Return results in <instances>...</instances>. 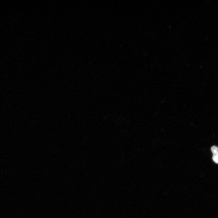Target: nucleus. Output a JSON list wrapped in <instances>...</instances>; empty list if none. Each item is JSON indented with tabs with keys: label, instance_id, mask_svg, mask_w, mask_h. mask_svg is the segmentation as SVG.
<instances>
[{
	"label": "nucleus",
	"instance_id": "f257e3e1",
	"mask_svg": "<svg viewBox=\"0 0 218 218\" xmlns=\"http://www.w3.org/2000/svg\"><path fill=\"white\" fill-rule=\"evenodd\" d=\"M213 154L212 159L216 163L218 162V147L216 146H213L211 148Z\"/></svg>",
	"mask_w": 218,
	"mask_h": 218
}]
</instances>
